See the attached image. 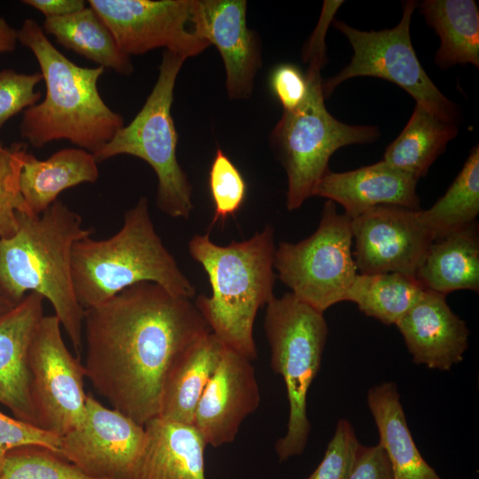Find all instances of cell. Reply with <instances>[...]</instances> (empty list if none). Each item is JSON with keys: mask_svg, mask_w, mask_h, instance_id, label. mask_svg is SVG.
Listing matches in <instances>:
<instances>
[{"mask_svg": "<svg viewBox=\"0 0 479 479\" xmlns=\"http://www.w3.org/2000/svg\"><path fill=\"white\" fill-rule=\"evenodd\" d=\"M417 365L448 371L463 360L469 330L446 302V295L425 289L396 324Z\"/></svg>", "mask_w": 479, "mask_h": 479, "instance_id": "obj_17", "label": "cell"}, {"mask_svg": "<svg viewBox=\"0 0 479 479\" xmlns=\"http://www.w3.org/2000/svg\"><path fill=\"white\" fill-rule=\"evenodd\" d=\"M13 305H15V304H12L10 301H8L5 297H4L0 294V313L9 310Z\"/></svg>", "mask_w": 479, "mask_h": 479, "instance_id": "obj_40", "label": "cell"}, {"mask_svg": "<svg viewBox=\"0 0 479 479\" xmlns=\"http://www.w3.org/2000/svg\"><path fill=\"white\" fill-rule=\"evenodd\" d=\"M75 296L85 310L141 282L155 283L191 299L195 287L164 246L151 219L146 197L123 216L122 228L104 240L77 241L72 251Z\"/></svg>", "mask_w": 479, "mask_h": 479, "instance_id": "obj_5", "label": "cell"}, {"mask_svg": "<svg viewBox=\"0 0 479 479\" xmlns=\"http://www.w3.org/2000/svg\"><path fill=\"white\" fill-rule=\"evenodd\" d=\"M416 2L404 4L399 23L389 29L363 31L335 20L334 26L353 49L349 63L337 75L322 82L325 98L346 80L373 76L391 82L410 94L417 104L440 118L456 122L458 109L423 69L413 49L410 26Z\"/></svg>", "mask_w": 479, "mask_h": 479, "instance_id": "obj_10", "label": "cell"}, {"mask_svg": "<svg viewBox=\"0 0 479 479\" xmlns=\"http://www.w3.org/2000/svg\"><path fill=\"white\" fill-rule=\"evenodd\" d=\"M306 73L309 93L294 111H283L270 141L287 177V208L295 210L313 196L328 162L336 150L378 139L375 126L351 125L334 118L325 106L320 69L325 58L312 57Z\"/></svg>", "mask_w": 479, "mask_h": 479, "instance_id": "obj_6", "label": "cell"}, {"mask_svg": "<svg viewBox=\"0 0 479 479\" xmlns=\"http://www.w3.org/2000/svg\"><path fill=\"white\" fill-rule=\"evenodd\" d=\"M348 479H394L389 460L379 444H359Z\"/></svg>", "mask_w": 479, "mask_h": 479, "instance_id": "obj_37", "label": "cell"}, {"mask_svg": "<svg viewBox=\"0 0 479 479\" xmlns=\"http://www.w3.org/2000/svg\"><path fill=\"white\" fill-rule=\"evenodd\" d=\"M419 212L379 206L351 220L352 254L358 273L416 275L434 241Z\"/></svg>", "mask_w": 479, "mask_h": 479, "instance_id": "obj_14", "label": "cell"}, {"mask_svg": "<svg viewBox=\"0 0 479 479\" xmlns=\"http://www.w3.org/2000/svg\"><path fill=\"white\" fill-rule=\"evenodd\" d=\"M352 244L351 219L327 200L317 230L297 243L280 242L273 265L294 296L324 313L346 301L358 274Z\"/></svg>", "mask_w": 479, "mask_h": 479, "instance_id": "obj_9", "label": "cell"}, {"mask_svg": "<svg viewBox=\"0 0 479 479\" xmlns=\"http://www.w3.org/2000/svg\"><path fill=\"white\" fill-rule=\"evenodd\" d=\"M418 181L382 160L345 172L328 170L316 186L313 196L339 203L343 214L352 220L379 206L420 209Z\"/></svg>", "mask_w": 479, "mask_h": 479, "instance_id": "obj_19", "label": "cell"}, {"mask_svg": "<svg viewBox=\"0 0 479 479\" xmlns=\"http://www.w3.org/2000/svg\"><path fill=\"white\" fill-rule=\"evenodd\" d=\"M17 40L28 48L45 82L44 99L23 114L20 134L35 147L66 139L91 153L124 126L122 116L102 99L98 81L105 68L77 66L49 41L42 27L26 19Z\"/></svg>", "mask_w": 479, "mask_h": 479, "instance_id": "obj_3", "label": "cell"}, {"mask_svg": "<svg viewBox=\"0 0 479 479\" xmlns=\"http://www.w3.org/2000/svg\"><path fill=\"white\" fill-rule=\"evenodd\" d=\"M27 153L23 143L9 147L0 145V239L16 232L18 212L29 213L20 191V175Z\"/></svg>", "mask_w": 479, "mask_h": 479, "instance_id": "obj_31", "label": "cell"}, {"mask_svg": "<svg viewBox=\"0 0 479 479\" xmlns=\"http://www.w3.org/2000/svg\"><path fill=\"white\" fill-rule=\"evenodd\" d=\"M0 479H98L91 477L60 453L41 445H24L5 456Z\"/></svg>", "mask_w": 479, "mask_h": 479, "instance_id": "obj_30", "label": "cell"}, {"mask_svg": "<svg viewBox=\"0 0 479 479\" xmlns=\"http://www.w3.org/2000/svg\"><path fill=\"white\" fill-rule=\"evenodd\" d=\"M128 56L165 48L186 59L209 43L194 28L196 0H90Z\"/></svg>", "mask_w": 479, "mask_h": 479, "instance_id": "obj_12", "label": "cell"}, {"mask_svg": "<svg viewBox=\"0 0 479 479\" xmlns=\"http://www.w3.org/2000/svg\"><path fill=\"white\" fill-rule=\"evenodd\" d=\"M99 176L93 153L82 148H65L46 160L27 153L20 175V191L30 214L39 216L59 194Z\"/></svg>", "mask_w": 479, "mask_h": 479, "instance_id": "obj_21", "label": "cell"}, {"mask_svg": "<svg viewBox=\"0 0 479 479\" xmlns=\"http://www.w3.org/2000/svg\"><path fill=\"white\" fill-rule=\"evenodd\" d=\"M415 277L426 289L447 295L479 290V233L472 224L434 240Z\"/></svg>", "mask_w": 479, "mask_h": 479, "instance_id": "obj_23", "label": "cell"}, {"mask_svg": "<svg viewBox=\"0 0 479 479\" xmlns=\"http://www.w3.org/2000/svg\"><path fill=\"white\" fill-rule=\"evenodd\" d=\"M419 8L440 38L435 55L440 68L458 64L479 67V11L474 0H426Z\"/></svg>", "mask_w": 479, "mask_h": 479, "instance_id": "obj_25", "label": "cell"}, {"mask_svg": "<svg viewBox=\"0 0 479 479\" xmlns=\"http://www.w3.org/2000/svg\"><path fill=\"white\" fill-rule=\"evenodd\" d=\"M196 34L216 47L225 70L231 99H247L262 66L261 42L247 25L245 0H196Z\"/></svg>", "mask_w": 479, "mask_h": 479, "instance_id": "obj_16", "label": "cell"}, {"mask_svg": "<svg viewBox=\"0 0 479 479\" xmlns=\"http://www.w3.org/2000/svg\"><path fill=\"white\" fill-rule=\"evenodd\" d=\"M261 401L251 360L224 346L217 366L197 404L192 425L207 445L234 441Z\"/></svg>", "mask_w": 479, "mask_h": 479, "instance_id": "obj_15", "label": "cell"}, {"mask_svg": "<svg viewBox=\"0 0 479 479\" xmlns=\"http://www.w3.org/2000/svg\"><path fill=\"white\" fill-rule=\"evenodd\" d=\"M367 404L394 479H443L419 452L407 426L395 383L381 382L367 393Z\"/></svg>", "mask_w": 479, "mask_h": 479, "instance_id": "obj_22", "label": "cell"}, {"mask_svg": "<svg viewBox=\"0 0 479 479\" xmlns=\"http://www.w3.org/2000/svg\"><path fill=\"white\" fill-rule=\"evenodd\" d=\"M186 58L165 50L157 81L144 106L99 151L98 162L127 154L147 162L158 178L157 206L173 218L190 217L192 188L177 158V132L171 115L174 87Z\"/></svg>", "mask_w": 479, "mask_h": 479, "instance_id": "obj_8", "label": "cell"}, {"mask_svg": "<svg viewBox=\"0 0 479 479\" xmlns=\"http://www.w3.org/2000/svg\"><path fill=\"white\" fill-rule=\"evenodd\" d=\"M60 436L0 411V471L6 454L24 445H41L59 452Z\"/></svg>", "mask_w": 479, "mask_h": 479, "instance_id": "obj_35", "label": "cell"}, {"mask_svg": "<svg viewBox=\"0 0 479 479\" xmlns=\"http://www.w3.org/2000/svg\"><path fill=\"white\" fill-rule=\"evenodd\" d=\"M43 298L27 294L0 313V404L13 417L38 427L30 395L28 354L35 331L44 316Z\"/></svg>", "mask_w": 479, "mask_h": 479, "instance_id": "obj_18", "label": "cell"}, {"mask_svg": "<svg viewBox=\"0 0 479 479\" xmlns=\"http://www.w3.org/2000/svg\"><path fill=\"white\" fill-rule=\"evenodd\" d=\"M189 254L206 271L211 294L194 302L211 333L228 349L251 361L257 357L254 323L258 310L274 297V230L266 225L251 238L226 246L209 233L189 241Z\"/></svg>", "mask_w": 479, "mask_h": 479, "instance_id": "obj_4", "label": "cell"}, {"mask_svg": "<svg viewBox=\"0 0 479 479\" xmlns=\"http://www.w3.org/2000/svg\"><path fill=\"white\" fill-rule=\"evenodd\" d=\"M264 331L271 348V365L285 382L289 405L286 434L275 444L279 461L298 456L308 443L310 424L307 396L317 376L327 340L324 313L291 292L267 304Z\"/></svg>", "mask_w": 479, "mask_h": 479, "instance_id": "obj_7", "label": "cell"}, {"mask_svg": "<svg viewBox=\"0 0 479 479\" xmlns=\"http://www.w3.org/2000/svg\"><path fill=\"white\" fill-rule=\"evenodd\" d=\"M145 428V445L130 479H207L208 445L193 426L157 417Z\"/></svg>", "mask_w": 479, "mask_h": 479, "instance_id": "obj_20", "label": "cell"}, {"mask_svg": "<svg viewBox=\"0 0 479 479\" xmlns=\"http://www.w3.org/2000/svg\"><path fill=\"white\" fill-rule=\"evenodd\" d=\"M457 134L456 122L416 104L401 133L386 148L383 161L419 180Z\"/></svg>", "mask_w": 479, "mask_h": 479, "instance_id": "obj_27", "label": "cell"}, {"mask_svg": "<svg viewBox=\"0 0 479 479\" xmlns=\"http://www.w3.org/2000/svg\"><path fill=\"white\" fill-rule=\"evenodd\" d=\"M86 378L112 408L138 424L159 417L178 358L210 333L190 299L141 282L84 310Z\"/></svg>", "mask_w": 479, "mask_h": 479, "instance_id": "obj_1", "label": "cell"}, {"mask_svg": "<svg viewBox=\"0 0 479 479\" xmlns=\"http://www.w3.org/2000/svg\"><path fill=\"white\" fill-rule=\"evenodd\" d=\"M426 288L415 276L398 272L358 273L346 301L387 326L396 325Z\"/></svg>", "mask_w": 479, "mask_h": 479, "instance_id": "obj_28", "label": "cell"}, {"mask_svg": "<svg viewBox=\"0 0 479 479\" xmlns=\"http://www.w3.org/2000/svg\"><path fill=\"white\" fill-rule=\"evenodd\" d=\"M42 28L59 44L98 67L122 75L133 73L130 56L120 49L108 27L90 6L67 16L45 19Z\"/></svg>", "mask_w": 479, "mask_h": 479, "instance_id": "obj_26", "label": "cell"}, {"mask_svg": "<svg viewBox=\"0 0 479 479\" xmlns=\"http://www.w3.org/2000/svg\"><path fill=\"white\" fill-rule=\"evenodd\" d=\"M479 213V147L475 145L461 170L429 208L420 209V219L434 240L475 222Z\"/></svg>", "mask_w": 479, "mask_h": 479, "instance_id": "obj_29", "label": "cell"}, {"mask_svg": "<svg viewBox=\"0 0 479 479\" xmlns=\"http://www.w3.org/2000/svg\"><path fill=\"white\" fill-rule=\"evenodd\" d=\"M146 442L142 426L87 393L82 422L60 436L64 458L98 479H130Z\"/></svg>", "mask_w": 479, "mask_h": 479, "instance_id": "obj_13", "label": "cell"}, {"mask_svg": "<svg viewBox=\"0 0 479 479\" xmlns=\"http://www.w3.org/2000/svg\"><path fill=\"white\" fill-rule=\"evenodd\" d=\"M17 30L0 17V53L12 52L16 48Z\"/></svg>", "mask_w": 479, "mask_h": 479, "instance_id": "obj_39", "label": "cell"}, {"mask_svg": "<svg viewBox=\"0 0 479 479\" xmlns=\"http://www.w3.org/2000/svg\"><path fill=\"white\" fill-rule=\"evenodd\" d=\"M359 444L350 422L339 420L322 460L306 479H348Z\"/></svg>", "mask_w": 479, "mask_h": 479, "instance_id": "obj_33", "label": "cell"}, {"mask_svg": "<svg viewBox=\"0 0 479 479\" xmlns=\"http://www.w3.org/2000/svg\"><path fill=\"white\" fill-rule=\"evenodd\" d=\"M208 186L215 210L212 224L233 216L245 201L246 181L236 165L220 147L216 148L211 163Z\"/></svg>", "mask_w": 479, "mask_h": 479, "instance_id": "obj_32", "label": "cell"}, {"mask_svg": "<svg viewBox=\"0 0 479 479\" xmlns=\"http://www.w3.org/2000/svg\"><path fill=\"white\" fill-rule=\"evenodd\" d=\"M271 89L283 107V111H294L306 100L309 93V80L297 67L281 64L276 67L270 76Z\"/></svg>", "mask_w": 479, "mask_h": 479, "instance_id": "obj_36", "label": "cell"}, {"mask_svg": "<svg viewBox=\"0 0 479 479\" xmlns=\"http://www.w3.org/2000/svg\"><path fill=\"white\" fill-rule=\"evenodd\" d=\"M224 348V345L210 332L178 358L166 381L159 417L192 425L197 404L217 366Z\"/></svg>", "mask_w": 479, "mask_h": 479, "instance_id": "obj_24", "label": "cell"}, {"mask_svg": "<svg viewBox=\"0 0 479 479\" xmlns=\"http://www.w3.org/2000/svg\"><path fill=\"white\" fill-rule=\"evenodd\" d=\"M30 395L42 429L62 436L82 420L84 365L67 349L55 315L43 316L29 348Z\"/></svg>", "mask_w": 479, "mask_h": 479, "instance_id": "obj_11", "label": "cell"}, {"mask_svg": "<svg viewBox=\"0 0 479 479\" xmlns=\"http://www.w3.org/2000/svg\"><path fill=\"white\" fill-rule=\"evenodd\" d=\"M17 217L16 232L0 239V294L12 304L29 293L47 299L80 357L84 310L74 290L72 251L93 230L60 200L39 216L18 212Z\"/></svg>", "mask_w": 479, "mask_h": 479, "instance_id": "obj_2", "label": "cell"}, {"mask_svg": "<svg viewBox=\"0 0 479 479\" xmlns=\"http://www.w3.org/2000/svg\"><path fill=\"white\" fill-rule=\"evenodd\" d=\"M41 81V73L22 74L12 69L0 71V129L13 115L36 104L41 92L35 91V87Z\"/></svg>", "mask_w": 479, "mask_h": 479, "instance_id": "obj_34", "label": "cell"}, {"mask_svg": "<svg viewBox=\"0 0 479 479\" xmlns=\"http://www.w3.org/2000/svg\"><path fill=\"white\" fill-rule=\"evenodd\" d=\"M22 3L42 12L46 19L67 16L86 7L82 0H25Z\"/></svg>", "mask_w": 479, "mask_h": 479, "instance_id": "obj_38", "label": "cell"}]
</instances>
